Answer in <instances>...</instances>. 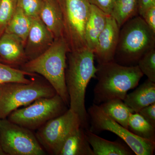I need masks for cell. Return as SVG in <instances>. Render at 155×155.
Segmentation results:
<instances>
[{"label": "cell", "instance_id": "obj_27", "mask_svg": "<svg viewBox=\"0 0 155 155\" xmlns=\"http://www.w3.org/2000/svg\"><path fill=\"white\" fill-rule=\"evenodd\" d=\"M90 3L101 10L108 15H111L115 0H88Z\"/></svg>", "mask_w": 155, "mask_h": 155}, {"label": "cell", "instance_id": "obj_18", "mask_svg": "<svg viewBox=\"0 0 155 155\" xmlns=\"http://www.w3.org/2000/svg\"><path fill=\"white\" fill-rule=\"evenodd\" d=\"M58 155H94L85 129L80 127L72 131L65 140Z\"/></svg>", "mask_w": 155, "mask_h": 155}, {"label": "cell", "instance_id": "obj_29", "mask_svg": "<svg viewBox=\"0 0 155 155\" xmlns=\"http://www.w3.org/2000/svg\"><path fill=\"white\" fill-rule=\"evenodd\" d=\"M141 17L147 25L155 33V5L148 9Z\"/></svg>", "mask_w": 155, "mask_h": 155}, {"label": "cell", "instance_id": "obj_4", "mask_svg": "<svg viewBox=\"0 0 155 155\" xmlns=\"http://www.w3.org/2000/svg\"><path fill=\"white\" fill-rule=\"evenodd\" d=\"M122 26L114 61L124 66H135L143 54L154 48L155 33L140 16L129 19Z\"/></svg>", "mask_w": 155, "mask_h": 155}, {"label": "cell", "instance_id": "obj_22", "mask_svg": "<svg viewBox=\"0 0 155 155\" xmlns=\"http://www.w3.org/2000/svg\"><path fill=\"white\" fill-rule=\"evenodd\" d=\"M128 129L139 137L155 142V127L138 113L130 114Z\"/></svg>", "mask_w": 155, "mask_h": 155}, {"label": "cell", "instance_id": "obj_19", "mask_svg": "<svg viewBox=\"0 0 155 155\" xmlns=\"http://www.w3.org/2000/svg\"><path fill=\"white\" fill-rule=\"evenodd\" d=\"M107 115L114 121L128 129V121L133 111L120 99H113L99 105Z\"/></svg>", "mask_w": 155, "mask_h": 155}, {"label": "cell", "instance_id": "obj_26", "mask_svg": "<svg viewBox=\"0 0 155 155\" xmlns=\"http://www.w3.org/2000/svg\"><path fill=\"white\" fill-rule=\"evenodd\" d=\"M43 0H17V7L32 19L39 17Z\"/></svg>", "mask_w": 155, "mask_h": 155}, {"label": "cell", "instance_id": "obj_33", "mask_svg": "<svg viewBox=\"0 0 155 155\" xmlns=\"http://www.w3.org/2000/svg\"><path fill=\"white\" fill-rule=\"evenodd\" d=\"M1 86H0V94H1Z\"/></svg>", "mask_w": 155, "mask_h": 155}, {"label": "cell", "instance_id": "obj_20", "mask_svg": "<svg viewBox=\"0 0 155 155\" xmlns=\"http://www.w3.org/2000/svg\"><path fill=\"white\" fill-rule=\"evenodd\" d=\"M33 19L17 7L4 32L16 35L25 43Z\"/></svg>", "mask_w": 155, "mask_h": 155}, {"label": "cell", "instance_id": "obj_14", "mask_svg": "<svg viewBox=\"0 0 155 155\" xmlns=\"http://www.w3.org/2000/svg\"><path fill=\"white\" fill-rule=\"evenodd\" d=\"M39 18L55 39L64 37L63 15L57 0H43Z\"/></svg>", "mask_w": 155, "mask_h": 155}, {"label": "cell", "instance_id": "obj_3", "mask_svg": "<svg viewBox=\"0 0 155 155\" xmlns=\"http://www.w3.org/2000/svg\"><path fill=\"white\" fill-rule=\"evenodd\" d=\"M69 50L64 37L55 39L52 45L41 55L21 65L22 70L40 74L48 81L64 103L69 106L66 83L67 53Z\"/></svg>", "mask_w": 155, "mask_h": 155}, {"label": "cell", "instance_id": "obj_8", "mask_svg": "<svg viewBox=\"0 0 155 155\" xmlns=\"http://www.w3.org/2000/svg\"><path fill=\"white\" fill-rule=\"evenodd\" d=\"M92 132L109 131L122 139L135 155H153L155 142L139 137L107 115L99 106L94 104L87 111Z\"/></svg>", "mask_w": 155, "mask_h": 155}, {"label": "cell", "instance_id": "obj_23", "mask_svg": "<svg viewBox=\"0 0 155 155\" xmlns=\"http://www.w3.org/2000/svg\"><path fill=\"white\" fill-rule=\"evenodd\" d=\"M27 75H33L0 63V85L11 83H29L31 81L26 78Z\"/></svg>", "mask_w": 155, "mask_h": 155}, {"label": "cell", "instance_id": "obj_6", "mask_svg": "<svg viewBox=\"0 0 155 155\" xmlns=\"http://www.w3.org/2000/svg\"><path fill=\"white\" fill-rule=\"evenodd\" d=\"M63 15L64 37L69 52L87 47L85 29L91 4L88 0H57Z\"/></svg>", "mask_w": 155, "mask_h": 155}, {"label": "cell", "instance_id": "obj_21", "mask_svg": "<svg viewBox=\"0 0 155 155\" xmlns=\"http://www.w3.org/2000/svg\"><path fill=\"white\" fill-rule=\"evenodd\" d=\"M138 13V0H115L112 16L119 28Z\"/></svg>", "mask_w": 155, "mask_h": 155}, {"label": "cell", "instance_id": "obj_24", "mask_svg": "<svg viewBox=\"0 0 155 155\" xmlns=\"http://www.w3.org/2000/svg\"><path fill=\"white\" fill-rule=\"evenodd\" d=\"M137 65L149 80L155 82V48L150 50L143 55Z\"/></svg>", "mask_w": 155, "mask_h": 155}, {"label": "cell", "instance_id": "obj_11", "mask_svg": "<svg viewBox=\"0 0 155 155\" xmlns=\"http://www.w3.org/2000/svg\"><path fill=\"white\" fill-rule=\"evenodd\" d=\"M54 40L52 34L39 17L33 19L24 46L27 61L33 60L45 52Z\"/></svg>", "mask_w": 155, "mask_h": 155}, {"label": "cell", "instance_id": "obj_25", "mask_svg": "<svg viewBox=\"0 0 155 155\" xmlns=\"http://www.w3.org/2000/svg\"><path fill=\"white\" fill-rule=\"evenodd\" d=\"M17 6V0H0V31L2 33L5 31Z\"/></svg>", "mask_w": 155, "mask_h": 155}, {"label": "cell", "instance_id": "obj_15", "mask_svg": "<svg viewBox=\"0 0 155 155\" xmlns=\"http://www.w3.org/2000/svg\"><path fill=\"white\" fill-rule=\"evenodd\" d=\"M87 139L90 144L94 155H132L134 153L126 143L107 140L92 132L89 128L85 129Z\"/></svg>", "mask_w": 155, "mask_h": 155}, {"label": "cell", "instance_id": "obj_13", "mask_svg": "<svg viewBox=\"0 0 155 155\" xmlns=\"http://www.w3.org/2000/svg\"><path fill=\"white\" fill-rule=\"evenodd\" d=\"M25 44L14 35L4 32L0 37V58L8 65H22L27 60Z\"/></svg>", "mask_w": 155, "mask_h": 155}, {"label": "cell", "instance_id": "obj_7", "mask_svg": "<svg viewBox=\"0 0 155 155\" xmlns=\"http://www.w3.org/2000/svg\"><path fill=\"white\" fill-rule=\"evenodd\" d=\"M67 106L57 94L50 97L38 99L30 105L15 110L8 116V119L29 130H35L65 113Z\"/></svg>", "mask_w": 155, "mask_h": 155}, {"label": "cell", "instance_id": "obj_5", "mask_svg": "<svg viewBox=\"0 0 155 155\" xmlns=\"http://www.w3.org/2000/svg\"><path fill=\"white\" fill-rule=\"evenodd\" d=\"M0 119L7 118L12 112L38 99L57 94L50 84L38 81L28 83H11L0 85Z\"/></svg>", "mask_w": 155, "mask_h": 155}, {"label": "cell", "instance_id": "obj_12", "mask_svg": "<svg viewBox=\"0 0 155 155\" xmlns=\"http://www.w3.org/2000/svg\"><path fill=\"white\" fill-rule=\"evenodd\" d=\"M120 28L116 20L109 15L105 27L98 38L94 51L95 57L99 64L114 61L119 42Z\"/></svg>", "mask_w": 155, "mask_h": 155}, {"label": "cell", "instance_id": "obj_16", "mask_svg": "<svg viewBox=\"0 0 155 155\" xmlns=\"http://www.w3.org/2000/svg\"><path fill=\"white\" fill-rule=\"evenodd\" d=\"M123 101L135 113H138L143 108L154 104L155 82L147 79L133 92L127 94Z\"/></svg>", "mask_w": 155, "mask_h": 155}, {"label": "cell", "instance_id": "obj_9", "mask_svg": "<svg viewBox=\"0 0 155 155\" xmlns=\"http://www.w3.org/2000/svg\"><path fill=\"white\" fill-rule=\"evenodd\" d=\"M0 145L6 155H44L45 152L29 129L0 119Z\"/></svg>", "mask_w": 155, "mask_h": 155}, {"label": "cell", "instance_id": "obj_30", "mask_svg": "<svg viewBox=\"0 0 155 155\" xmlns=\"http://www.w3.org/2000/svg\"><path fill=\"white\" fill-rule=\"evenodd\" d=\"M155 5V0H138V13L142 16L151 7Z\"/></svg>", "mask_w": 155, "mask_h": 155}, {"label": "cell", "instance_id": "obj_2", "mask_svg": "<svg viewBox=\"0 0 155 155\" xmlns=\"http://www.w3.org/2000/svg\"><path fill=\"white\" fill-rule=\"evenodd\" d=\"M93 104L99 105L113 99H125L127 92L138 86L143 76L137 65L126 66L115 61L99 64Z\"/></svg>", "mask_w": 155, "mask_h": 155}, {"label": "cell", "instance_id": "obj_31", "mask_svg": "<svg viewBox=\"0 0 155 155\" xmlns=\"http://www.w3.org/2000/svg\"><path fill=\"white\" fill-rule=\"evenodd\" d=\"M6 155L5 153L3 151L2 149V147L0 145V155Z\"/></svg>", "mask_w": 155, "mask_h": 155}, {"label": "cell", "instance_id": "obj_32", "mask_svg": "<svg viewBox=\"0 0 155 155\" xmlns=\"http://www.w3.org/2000/svg\"><path fill=\"white\" fill-rule=\"evenodd\" d=\"M3 33H2V32H1V31H0V37H1V35H2V34Z\"/></svg>", "mask_w": 155, "mask_h": 155}, {"label": "cell", "instance_id": "obj_17", "mask_svg": "<svg viewBox=\"0 0 155 155\" xmlns=\"http://www.w3.org/2000/svg\"><path fill=\"white\" fill-rule=\"evenodd\" d=\"M109 15L91 5V10L85 29V40L87 46L94 52L98 38L107 23Z\"/></svg>", "mask_w": 155, "mask_h": 155}, {"label": "cell", "instance_id": "obj_1", "mask_svg": "<svg viewBox=\"0 0 155 155\" xmlns=\"http://www.w3.org/2000/svg\"><path fill=\"white\" fill-rule=\"evenodd\" d=\"M67 54L66 83L69 109L79 116L82 127L87 129L89 119L85 107V94L90 81L96 78L97 67L94 65V52L87 47L69 52Z\"/></svg>", "mask_w": 155, "mask_h": 155}, {"label": "cell", "instance_id": "obj_28", "mask_svg": "<svg viewBox=\"0 0 155 155\" xmlns=\"http://www.w3.org/2000/svg\"><path fill=\"white\" fill-rule=\"evenodd\" d=\"M138 113L155 127V103L143 108Z\"/></svg>", "mask_w": 155, "mask_h": 155}, {"label": "cell", "instance_id": "obj_10", "mask_svg": "<svg viewBox=\"0 0 155 155\" xmlns=\"http://www.w3.org/2000/svg\"><path fill=\"white\" fill-rule=\"evenodd\" d=\"M80 127L82 125L80 118L69 108L39 127L35 136L45 149L52 154L58 155L68 136Z\"/></svg>", "mask_w": 155, "mask_h": 155}]
</instances>
